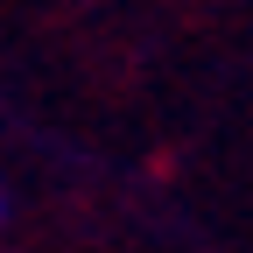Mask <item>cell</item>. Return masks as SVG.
Wrapping results in <instances>:
<instances>
[{
    "label": "cell",
    "instance_id": "cell-1",
    "mask_svg": "<svg viewBox=\"0 0 253 253\" xmlns=\"http://www.w3.org/2000/svg\"><path fill=\"white\" fill-rule=\"evenodd\" d=\"M0 225H7V190H0Z\"/></svg>",
    "mask_w": 253,
    "mask_h": 253
}]
</instances>
